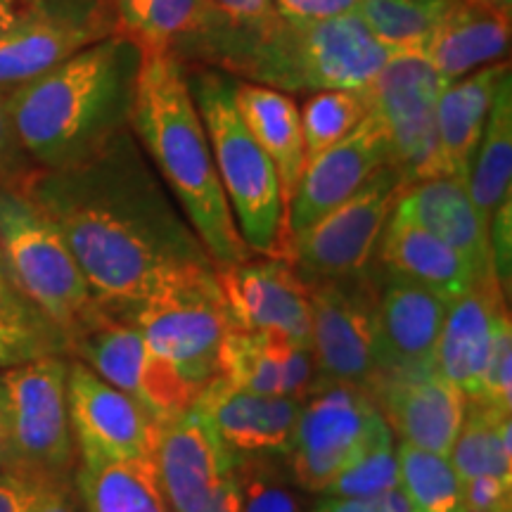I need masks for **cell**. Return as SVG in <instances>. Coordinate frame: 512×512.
Here are the masks:
<instances>
[{
    "instance_id": "6da1fadb",
    "label": "cell",
    "mask_w": 512,
    "mask_h": 512,
    "mask_svg": "<svg viewBox=\"0 0 512 512\" xmlns=\"http://www.w3.org/2000/svg\"><path fill=\"white\" fill-rule=\"evenodd\" d=\"M53 219L95 304L124 318L185 275L216 268L131 128L88 162L17 181Z\"/></svg>"
},
{
    "instance_id": "7a4b0ae2",
    "label": "cell",
    "mask_w": 512,
    "mask_h": 512,
    "mask_svg": "<svg viewBox=\"0 0 512 512\" xmlns=\"http://www.w3.org/2000/svg\"><path fill=\"white\" fill-rule=\"evenodd\" d=\"M143 53L112 34L8 91L12 131L22 152L60 171L83 164L131 128Z\"/></svg>"
},
{
    "instance_id": "3957f363",
    "label": "cell",
    "mask_w": 512,
    "mask_h": 512,
    "mask_svg": "<svg viewBox=\"0 0 512 512\" xmlns=\"http://www.w3.org/2000/svg\"><path fill=\"white\" fill-rule=\"evenodd\" d=\"M131 131L171 192L216 268L252 256L219 181L185 67L174 57H143L131 110Z\"/></svg>"
},
{
    "instance_id": "277c9868",
    "label": "cell",
    "mask_w": 512,
    "mask_h": 512,
    "mask_svg": "<svg viewBox=\"0 0 512 512\" xmlns=\"http://www.w3.org/2000/svg\"><path fill=\"white\" fill-rule=\"evenodd\" d=\"M392 55L356 15L316 24L278 19L259 34H240L223 74L283 93L366 91Z\"/></svg>"
},
{
    "instance_id": "5b68a950",
    "label": "cell",
    "mask_w": 512,
    "mask_h": 512,
    "mask_svg": "<svg viewBox=\"0 0 512 512\" xmlns=\"http://www.w3.org/2000/svg\"><path fill=\"white\" fill-rule=\"evenodd\" d=\"M185 76L242 242L256 256L287 259L290 233L283 185L271 157L242 124L233 100V76L211 67H185Z\"/></svg>"
},
{
    "instance_id": "8992f818",
    "label": "cell",
    "mask_w": 512,
    "mask_h": 512,
    "mask_svg": "<svg viewBox=\"0 0 512 512\" xmlns=\"http://www.w3.org/2000/svg\"><path fill=\"white\" fill-rule=\"evenodd\" d=\"M0 252L15 290L67 342L98 311L62 233L17 181L0 185Z\"/></svg>"
},
{
    "instance_id": "52a82bcc",
    "label": "cell",
    "mask_w": 512,
    "mask_h": 512,
    "mask_svg": "<svg viewBox=\"0 0 512 512\" xmlns=\"http://www.w3.org/2000/svg\"><path fill=\"white\" fill-rule=\"evenodd\" d=\"M67 375L64 356L0 370V408L10 439L12 472L31 482L64 484V472L74 463Z\"/></svg>"
},
{
    "instance_id": "ba28073f",
    "label": "cell",
    "mask_w": 512,
    "mask_h": 512,
    "mask_svg": "<svg viewBox=\"0 0 512 512\" xmlns=\"http://www.w3.org/2000/svg\"><path fill=\"white\" fill-rule=\"evenodd\" d=\"M157 356L202 392L219 375V351L230 316L216 268H202L157 290L124 316Z\"/></svg>"
},
{
    "instance_id": "9c48e42d",
    "label": "cell",
    "mask_w": 512,
    "mask_h": 512,
    "mask_svg": "<svg viewBox=\"0 0 512 512\" xmlns=\"http://www.w3.org/2000/svg\"><path fill=\"white\" fill-rule=\"evenodd\" d=\"M394 434L361 387L320 384L302 403L285 458L306 491L323 494L337 475Z\"/></svg>"
},
{
    "instance_id": "30bf717a",
    "label": "cell",
    "mask_w": 512,
    "mask_h": 512,
    "mask_svg": "<svg viewBox=\"0 0 512 512\" xmlns=\"http://www.w3.org/2000/svg\"><path fill=\"white\" fill-rule=\"evenodd\" d=\"M67 351L119 392L131 396L157 425L188 411L200 394V389L150 349L136 325L105 313L100 306L69 337Z\"/></svg>"
},
{
    "instance_id": "8fae6325",
    "label": "cell",
    "mask_w": 512,
    "mask_h": 512,
    "mask_svg": "<svg viewBox=\"0 0 512 512\" xmlns=\"http://www.w3.org/2000/svg\"><path fill=\"white\" fill-rule=\"evenodd\" d=\"M403 188L406 183L399 169L382 166L349 200L292 235V266L304 280H339L366 273Z\"/></svg>"
},
{
    "instance_id": "7c38bea8",
    "label": "cell",
    "mask_w": 512,
    "mask_h": 512,
    "mask_svg": "<svg viewBox=\"0 0 512 512\" xmlns=\"http://www.w3.org/2000/svg\"><path fill=\"white\" fill-rule=\"evenodd\" d=\"M309 349L323 384L368 389L377 373V318L373 268L354 278L306 280Z\"/></svg>"
},
{
    "instance_id": "4fadbf2b",
    "label": "cell",
    "mask_w": 512,
    "mask_h": 512,
    "mask_svg": "<svg viewBox=\"0 0 512 512\" xmlns=\"http://www.w3.org/2000/svg\"><path fill=\"white\" fill-rule=\"evenodd\" d=\"M444 86L420 53H394L368 88L406 188L437 178V102Z\"/></svg>"
},
{
    "instance_id": "5bb4252c",
    "label": "cell",
    "mask_w": 512,
    "mask_h": 512,
    "mask_svg": "<svg viewBox=\"0 0 512 512\" xmlns=\"http://www.w3.org/2000/svg\"><path fill=\"white\" fill-rule=\"evenodd\" d=\"M114 29L143 57H174L183 67L221 69L233 48V29L207 0H107Z\"/></svg>"
},
{
    "instance_id": "9a60e30c",
    "label": "cell",
    "mask_w": 512,
    "mask_h": 512,
    "mask_svg": "<svg viewBox=\"0 0 512 512\" xmlns=\"http://www.w3.org/2000/svg\"><path fill=\"white\" fill-rule=\"evenodd\" d=\"M230 325L245 332H271L309 347V285L292 261L256 256L216 268Z\"/></svg>"
},
{
    "instance_id": "2e32d148",
    "label": "cell",
    "mask_w": 512,
    "mask_h": 512,
    "mask_svg": "<svg viewBox=\"0 0 512 512\" xmlns=\"http://www.w3.org/2000/svg\"><path fill=\"white\" fill-rule=\"evenodd\" d=\"M67 406L81 463L152 458L157 422L81 361L69 363Z\"/></svg>"
},
{
    "instance_id": "e0dca14e",
    "label": "cell",
    "mask_w": 512,
    "mask_h": 512,
    "mask_svg": "<svg viewBox=\"0 0 512 512\" xmlns=\"http://www.w3.org/2000/svg\"><path fill=\"white\" fill-rule=\"evenodd\" d=\"M159 486L169 512H197L216 486L235 472L238 456L195 403L159 422L152 446Z\"/></svg>"
},
{
    "instance_id": "ac0fdd59",
    "label": "cell",
    "mask_w": 512,
    "mask_h": 512,
    "mask_svg": "<svg viewBox=\"0 0 512 512\" xmlns=\"http://www.w3.org/2000/svg\"><path fill=\"white\" fill-rule=\"evenodd\" d=\"M387 164H392L387 131L380 117L370 112L347 138L306 162L304 174L287 207L290 240L292 235L302 233L337 204L349 200Z\"/></svg>"
},
{
    "instance_id": "d6986e66",
    "label": "cell",
    "mask_w": 512,
    "mask_h": 512,
    "mask_svg": "<svg viewBox=\"0 0 512 512\" xmlns=\"http://www.w3.org/2000/svg\"><path fill=\"white\" fill-rule=\"evenodd\" d=\"M366 392L403 444L441 456L451 453L463 425L465 396L437 368L375 375Z\"/></svg>"
},
{
    "instance_id": "ffe728a7",
    "label": "cell",
    "mask_w": 512,
    "mask_h": 512,
    "mask_svg": "<svg viewBox=\"0 0 512 512\" xmlns=\"http://www.w3.org/2000/svg\"><path fill=\"white\" fill-rule=\"evenodd\" d=\"M377 373H411L434 368V354L448 302L437 292L377 268ZM375 380V377H373Z\"/></svg>"
},
{
    "instance_id": "44dd1931",
    "label": "cell",
    "mask_w": 512,
    "mask_h": 512,
    "mask_svg": "<svg viewBox=\"0 0 512 512\" xmlns=\"http://www.w3.org/2000/svg\"><path fill=\"white\" fill-rule=\"evenodd\" d=\"M112 34L117 29L107 0H81L0 36V93L36 79Z\"/></svg>"
},
{
    "instance_id": "7402d4cb",
    "label": "cell",
    "mask_w": 512,
    "mask_h": 512,
    "mask_svg": "<svg viewBox=\"0 0 512 512\" xmlns=\"http://www.w3.org/2000/svg\"><path fill=\"white\" fill-rule=\"evenodd\" d=\"M302 403L285 396H266L233 387L216 375L197 394L202 408L219 437L235 456H285L292 444Z\"/></svg>"
},
{
    "instance_id": "603a6c76",
    "label": "cell",
    "mask_w": 512,
    "mask_h": 512,
    "mask_svg": "<svg viewBox=\"0 0 512 512\" xmlns=\"http://www.w3.org/2000/svg\"><path fill=\"white\" fill-rule=\"evenodd\" d=\"M503 311H508V299L496 273L477 278L470 290L448 302L434 368L458 387L465 399H477L491 339Z\"/></svg>"
},
{
    "instance_id": "cb8c5ba5",
    "label": "cell",
    "mask_w": 512,
    "mask_h": 512,
    "mask_svg": "<svg viewBox=\"0 0 512 512\" xmlns=\"http://www.w3.org/2000/svg\"><path fill=\"white\" fill-rule=\"evenodd\" d=\"M219 377L233 387L306 401L320 387L309 347L271 332L230 328L219 351Z\"/></svg>"
},
{
    "instance_id": "d4e9b609",
    "label": "cell",
    "mask_w": 512,
    "mask_h": 512,
    "mask_svg": "<svg viewBox=\"0 0 512 512\" xmlns=\"http://www.w3.org/2000/svg\"><path fill=\"white\" fill-rule=\"evenodd\" d=\"M396 207L432 233L434 238L456 249L470 264L477 278L494 271L489 242V223L482 219L463 181L451 176L427 178L403 188Z\"/></svg>"
},
{
    "instance_id": "484cf974",
    "label": "cell",
    "mask_w": 512,
    "mask_h": 512,
    "mask_svg": "<svg viewBox=\"0 0 512 512\" xmlns=\"http://www.w3.org/2000/svg\"><path fill=\"white\" fill-rule=\"evenodd\" d=\"M510 17L475 0H453L437 29L427 38L422 57L446 83L477 69L508 60Z\"/></svg>"
},
{
    "instance_id": "4316f807",
    "label": "cell",
    "mask_w": 512,
    "mask_h": 512,
    "mask_svg": "<svg viewBox=\"0 0 512 512\" xmlns=\"http://www.w3.org/2000/svg\"><path fill=\"white\" fill-rule=\"evenodd\" d=\"M508 74L505 60L446 83L437 102V178L451 176L465 183L491 105Z\"/></svg>"
},
{
    "instance_id": "83f0119b",
    "label": "cell",
    "mask_w": 512,
    "mask_h": 512,
    "mask_svg": "<svg viewBox=\"0 0 512 512\" xmlns=\"http://www.w3.org/2000/svg\"><path fill=\"white\" fill-rule=\"evenodd\" d=\"M384 271L437 292L446 302L460 297L477 280L475 271L446 242L418 226L406 211L394 207L375 249Z\"/></svg>"
},
{
    "instance_id": "f1b7e54d",
    "label": "cell",
    "mask_w": 512,
    "mask_h": 512,
    "mask_svg": "<svg viewBox=\"0 0 512 512\" xmlns=\"http://www.w3.org/2000/svg\"><path fill=\"white\" fill-rule=\"evenodd\" d=\"M233 100L238 114L261 150L271 157L283 185L285 209L290 207L294 190L306 166L299 107L290 93L275 91L261 83L242 81L233 76Z\"/></svg>"
},
{
    "instance_id": "f546056e",
    "label": "cell",
    "mask_w": 512,
    "mask_h": 512,
    "mask_svg": "<svg viewBox=\"0 0 512 512\" xmlns=\"http://www.w3.org/2000/svg\"><path fill=\"white\" fill-rule=\"evenodd\" d=\"M76 489L86 512H169L152 458L79 463Z\"/></svg>"
},
{
    "instance_id": "4dcf8cb0",
    "label": "cell",
    "mask_w": 512,
    "mask_h": 512,
    "mask_svg": "<svg viewBox=\"0 0 512 512\" xmlns=\"http://www.w3.org/2000/svg\"><path fill=\"white\" fill-rule=\"evenodd\" d=\"M512 76L498 88L489 121L479 140L465 188L482 219L489 223L494 211L512 197Z\"/></svg>"
},
{
    "instance_id": "1f68e13d",
    "label": "cell",
    "mask_w": 512,
    "mask_h": 512,
    "mask_svg": "<svg viewBox=\"0 0 512 512\" xmlns=\"http://www.w3.org/2000/svg\"><path fill=\"white\" fill-rule=\"evenodd\" d=\"M512 411L465 399V415L453 441L451 460L460 479L494 475L512 482Z\"/></svg>"
},
{
    "instance_id": "d6a6232c",
    "label": "cell",
    "mask_w": 512,
    "mask_h": 512,
    "mask_svg": "<svg viewBox=\"0 0 512 512\" xmlns=\"http://www.w3.org/2000/svg\"><path fill=\"white\" fill-rule=\"evenodd\" d=\"M396 460L399 491L411 512H465L463 479L448 456L401 441Z\"/></svg>"
},
{
    "instance_id": "836d02e7",
    "label": "cell",
    "mask_w": 512,
    "mask_h": 512,
    "mask_svg": "<svg viewBox=\"0 0 512 512\" xmlns=\"http://www.w3.org/2000/svg\"><path fill=\"white\" fill-rule=\"evenodd\" d=\"M453 0H361L354 15L389 53H422Z\"/></svg>"
},
{
    "instance_id": "e575fe53",
    "label": "cell",
    "mask_w": 512,
    "mask_h": 512,
    "mask_svg": "<svg viewBox=\"0 0 512 512\" xmlns=\"http://www.w3.org/2000/svg\"><path fill=\"white\" fill-rule=\"evenodd\" d=\"M373 112L370 91H320L299 110L306 162L349 136Z\"/></svg>"
},
{
    "instance_id": "d590c367",
    "label": "cell",
    "mask_w": 512,
    "mask_h": 512,
    "mask_svg": "<svg viewBox=\"0 0 512 512\" xmlns=\"http://www.w3.org/2000/svg\"><path fill=\"white\" fill-rule=\"evenodd\" d=\"M64 354H69L67 339L46 318H22L0 313V370Z\"/></svg>"
},
{
    "instance_id": "8d00e7d4",
    "label": "cell",
    "mask_w": 512,
    "mask_h": 512,
    "mask_svg": "<svg viewBox=\"0 0 512 512\" xmlns=\"http://www.w3.org/2000/svg\"><path fill=\"white\" fill-rule=\"evenodd\" d=\"M394 489H399V460L392 437L370 448L366 456L332 479L323 498H373Z\"/></svg>"
},
{
    "instance_id": "74e56055",
    "label": "cell",
    "mask_w": 512,
    "mask_h": 512,
    "mask_svg": "<svg viewBox=\"0 0 512 512\" xmlns=\"http://www.w3.org/2000/svg\"><path fill=\"white\" fill-rule=\"evenodd\" d=\"M242 512H304L297 496L275 467L261 456H238Z\"/></svg>"
},
{
    "instance_id": "f35d334b",
    "label": "cell",
    "mask_w": 512,
    "mask_h": 512,
    "mask_svg": "<svg viewBox=\"0 0 512 512\" xmlns=\"http://www.w3.org/2000/svg\"><path fill=\"white\" fill-rule=\"evenodd\" d=\"M477 401L512 411V323L510 309L498 318Z\"/></svg>"
},
{
    "instance_id": "ab89813d",
    "label": "cell",
    "mask_w": 512,
    "mask_h": 512,
    "mask_svg": "<svg viewBox=\"0 0 512 512\" xmlns=\"http://www.w3.org/2000/svg\"><path fill=\"white\" fill-rule=\"evenodd\" d=\"M207 3L242 34H259L280 19L273 0H207Z\"/></svg>"
},
{
    "instance_id": "60d3db41",
    "label": "cell",
    "mask_w": 512,
    "mask_h": 512,
    "mask_svg": "<svg viewBox=\"0 0 512 512\" xmlns=\"http://www.w3.org/2000/svg\"><path fill=\"white\" fill-rule=\"evenodd\" d=\"M358 3L361 0H273L278 17L290 24H316L354 15Z\"/></svg>"
},
{
    "instance_id": "b9f144b4",
    "label": "cell",
    "mask_w": 512,
    "mask_h": 512,
    "mask_svg": "<svg viewBox=\"0 0 512 512\" xmlns=\"http://www.w3.org/2000/svg\"><path fill=\"white\" fill-rule=\"evenodd\" d=\"M465 512H512V482L494 475L463 479Z\"/></svg>"
},
{
    "instance_id": "7bdbcfd3",
    "label": "cell",
    "mask_w": 512,
    "mask_h": 512,
    "mask_svg": "<svg viewBox=\"0 0 512 512\" xmlns=\"http://www.w3.org/2000/svg\"><path fill=\"white\" fill-rule=\"evenodd\" d=\"M489 242H491V261H494L496 278L501 280L503 290L510 287L512 271V197L505 200L494 211L489 221Z\"/></svg>"
},
{
    "instance_id": "ee69618b",
    "label": "cell",
    "mask_w": 512,
    "mask_h": 512,
    "mask_svg": "<svg viewBox=\"0 0 512 512\" xmlns=\"http://www.w3.org/2000/svg\"><path fill=\"white\" fill-rule=\"evenodd\" d=\"M81 0H0V36Z\"/></svg>"
},
{
    "instance_id": "f6af8a7d",
    "label": "cell",
    "mask_w": 512,
    "mask_h": 512,
    "mask_svg": "<svg viewBox=\"0 0 512 512\" xmlns=\"http://www.w3.org/2000/svg\"><path fill=\"white\" fill-rule=\"evenodd\" d=\"M313 512H411L399 489L373 498H323Z\"/></svg>"
},
{
    "instance_id": "bcb514c9",
    "label": "cell",
    "mask_w": 512,
    "mask_h": 512,
    "mask_svg": "<svg viewBox=\"0 0 512 512\" xmlns=\"http://www.w3.org/2000/svg\"><path fill=\"white\" fill-rule=\"evenodd\" d=\"M41 484L0 470V512H31Z\"/></svg>"
},
{
    "instance_id": "7dc6e473",
    "label": "cell",
    "mask_w": 512,
    "mask_h": 512,
    "mask_svg": "<svg viewBox=\"0 0 512 512\" xmlns=\"http://www.w3.org/2000/svg\"><path fill=\"white\" fill-rule=\"evenodd\" d=\"M22 150L12 131V121L8 112V93H0V185L10 183L15 157Z\"/></svg>"
},
{
    "instance_id": "c3c4849f",
    "label": "cell",
    "mask_w": 512,
    "mask_h": 512,
    "mask_svg": "<svg viewBox=\"0 0 512 512\" xmlns=\"http://www.w3.org/2000/svg\"><path fill=\"white\" fill-rule=\"evenodd\" d=\"M0 313H5V316H22V318L41 316V313H38L34 306H31L27 299L15 290V285H12L8 268H5L3 252H0Z\"/></svg>"
},
{
    "instance_id": "681fc988",
    "label": "cell",
    "mask_w": 512,
    "mask_h": 512,
    "mask_svg": "<svg viewBox=\"0 0 512 512\" xmlns=\"http://www.w3.org/2000/svg\"><path fill=\"white\" fill-rule=\"evenodd\" d=\"M197 512H242V496L235 472L216 486L214 494L207 498V503H204Z\"/></svg>"
},
{
    "instance_id": "f907efd6",
    "label": "cell",
    "mask_w": 512,
    "mask_h": 512,
    "mask_svg": "<svg viewBox=\"0 0 512 512\" xmlns=\"http://www.w3.org/2000/svg\"><path fill=\"white\" fill-rule=\"evenodd\" d=\"M31 512H79L64 484H41Z\"/></svg>"
},
{
    "instance_id": "816d5d0a",
    "label": "cell",
    "mask_w": 512,
    "mask_h": 512,
    "mask_svg": "<svg viewBox=\"0 0 512 512\" xmlns=\"http://www.w3.org/2000/svg\"><path fill=\"white\" fill-rule=\"evenodd\" d=\"M0 470H3V472H12V453H10L8 430H5L3 408H0ZM12 475H15V472H12Z\"/></svg>"
},
{
    "instance_id": "f5cc1de1",
    "label": "cell",
    "mask_w": 512,
    "mask_h": 512,
    "mask_svg": "<svg viewBox=\"0 0 512 512\" xmlns=\"http://www.w3.org/2000/svg\"><path fill=\"white\" fill-rule=\"evenodd\" d=\"M475 3L484 5V8L501 12V15H512V0H475Z\"/></svg>"
}]
</instances>
